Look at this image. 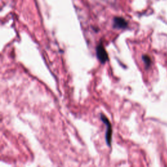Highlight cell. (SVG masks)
I'll return each mask as SVG.
<instances>
[{
    "mask_svg": "<svg viewBox=\"0 0 167 167\" xmlns=\"http://www.w3.org/2000/svg\"><path fill=\"white\" fill-rule=\"evenodd\" d=\"M101 119L102 122L105 124V125H106V127H107L106 132L105 139H106V144H107L108 146H111V142H112V129L111 123L110 122L108 119L103 114L101 115Z\"/></svg>",
    "mask_w": 167,
    "mask_h": 167,
    "instance_id": "6da1fadb",
    "label": "cell"
},
{
    "mask_svg": "<svg viewBox=\"0 0 167 167\" xmlns=\"http://www.w3.org/2000/svg\"><path fill=\"white\" fill-rule=\"evenodd\" d=\"M143 59L144 62L145 63V66H146L147 68H148V67L150 66L151 63V58H150V56H148L147 55H143Z\"/></svg>",
    "mask_w": 167,
    "mask_h": 167,
    "instance_id": "277c9868",
    "label": "cell"
},
{
    "mask_svg": "<svg viewBox=\"0 0 167 167\" xmlns=\"http://www.w3.org/2000/svg\"><path fill=\"white\" fill-rule=\"evenodd\" d=\"M96 54H97V57L98 59L100 61L101 63L104 64L108 60V53L106 52L102 44L101 43L97 45V48H96Z\"/></svg>",
    "mask_w": 167,
    "mask_h": 167,
    "instance_id": "7a4b0ae2",
    "label": "cell"
},
{
    "mask_svg": "<svg viewBox=\"0 0 167 167\" xmlns=\"http://www.w3.org/2000/svg\"><path fill=\"white\" fill-rule=\"evenodd\" d=\"M127 21L122 17H115L114 19V27L118 29H124L127 26Z\"/></svg>",
    "mask_w": 167,
    "mask_h": 167,
    "instance_id": "3957f363",
    "label": "cell"
}]
</instances>
